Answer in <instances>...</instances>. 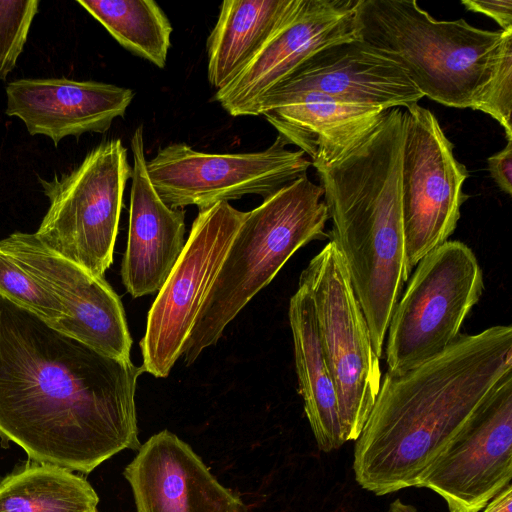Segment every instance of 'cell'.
<instances>
[{
    "label": "cell",
    "mask_w": 512,
    "mask_h": 512,
    "mask_svg": "<svg viewBox=\"0 0 512 512\" xmlns=\"http://www.w3.org/2000/svg\"><path fill=\"white\" fill-rule=\"evenodd\" d=\"M143 372L0 295V438L33 462L88 474L122 450H138Z\"/></svg>",
    "instance_id": "obj_1"
},
{
    "label": "cell",
    "mask_w": 512,
    "mask_h": 512,
    "mask_svg": "<svg viewBox=\"0 0 512 512\" xmlns=\"http://www.w3.org/2000/svg\"><path fill=\"white\" fill-rule=\"evenodd\" d=\"M511 376L510 325L460 334L421 365L386 373L355 440L356 482L378 496L414 487Z\"/></svg>",
    "instance_id": "obj_2"
},
{
    "label": "cell",
    "mask_w": 512,
    "mask_h": 512,
    "mask_svg": "<svg viewBox=\"0 0 512 512\" xmlns=\"http://www.w3.org/2000/svg\"><path fill=\"white\" fill-rule=\"evenodd\" d=\"M404 113L391 108L349 153L316 169L332 229L379 359L409 275L401 199Z\"/></svg>",
    "instance_id": "obj_3"
},
{
    "label": "cell",
    "mask_w": 512,
    "mask_h": 512,
    "mask_svg": "<svg viewBox=\"0 0 512 512\" xmlns=\"http://www.w3.org/2000/svg\"><path fill=\"white\" fill-rule=\"evenodd\" d=\"M357 37L396 62L423 96L475 110L506 32L434 19L414 0H358Z\"/></svg>",
    "instance_id": "obj_4"
},
{
    "label": "cell",
    "mask_w": 512,
    "mask_h": 512,
    "mask_svg": "<svg viewBox=\"0 0 512 512\" xmlns=\"http://www.w3.org/2000/svg\"><path fill=\"white\" fill-rule=\"evenodd\" d=\"M323 195V188L306 174L245 212L188 338L186 365L216 344L226 326L298 249L328 237Z\"/></svg>",
    "instance_id": "obj_5"
},
{
    "label": "cell",
    "mask_w": 512,
    "mask_h": 512,
    "mask_svg": "<svg viewBox=\"0 0 512 512\" xmlns=\"http://www.w3.org/2000/svg\"><path fill=\"white\" fill-rule=\"evenodd\" d=\"M389 322L387 372L403 374L445 351L479 302L483 272L472 249L448 240L414 267Z\"/></svg>",
    "instance_id": "obj_6"
},
{
    "label": "cell",
    "mask_w": 512,
    "mask_h": 512,
    "mask_svg": "<svg viewBox=\"0 0 512 512\" xmlns=\"http://www.w3.org/2000/svg\"><path fill=\"white\" fill-rule=\"evenodd\" d=\"M131 175L127 149L112 139L91 150L70 173L40 179L50 207L35 234L50 250L103 277L113 261Z\"/></svg>",
    "instance_id": "obj_7"
},
{
    "label": "cell",
    "mask_w": 512,
    "mask_h": 512,
    "mask_svg": "<svg viewBox=\"0 0 512 512\" xmlns=\"http://www.w3.org/2000/svg\"><path fill=\"white\" fill-rule=\"evenodd\" d=\"M338 399L345 441L360 435L380 389V359L351 285L345 261L329 241L302 271Z\"/></svg>",
    "instance_id": "obj_8"
},
{
    "label": "cell",
    "mask_w": 512,
    "mask_h": 512,
    "mask_svg": "<svg viewBox=\"0 0 512 512\" xmlns=\"http://www.w3.org/2000/svg\"><path fill=\"white\" fill-rule=\"evenodd\" d=\"M244 216L245 212L227 201L199 209L184 249L149 310L140 342L144 372L166 377L183 356L197 315Z\"/></svg>",
    "instance_id": "obj_9"
},
{
    "label": "cell",
    "mask_w": 512,
    "mask_h": 512,
    "mask_svg": "<svg viewBox=\"0 0 512 512\" xmlns=\"http://www.w3.org/2000/svg\"><path fill=\"white\" fill-rule=\"evenodd\" d=\"M404 113L401 199L407 274L454 233L469 173L436 116L413 104Z\"/></svg>",
    "instance_id": "obj_10"
},
{
    "label": "cell",
    "mask_w": 512,
    "mask_h": 512,
    "mask_svg": "<svg viewBox=\"0 0 512 512\" xmlns=\"http://www.w3.org/2000/svg\"><path fill=\"white\" fill-rule=\"evenodd\" d=\"M278 135L265 150L215 154L172 143L146 161L150 181L162 201L174 209H199L248 194L263 199L306 175L311 166L301 150L286 148Z\"/></svg>",
    "instance_id": "obj_11"
},
{
    "label": "cell",
    "mask_w": 512,
    "mask_h": 512,
    "mask_svg": "<svg viewBox=\"0 0 512 512\" xmlns=\"http://www.w3.org/2000/svg\"><path fill=\"white\" fill-rule=\"evenodd\" d=\"M0 249L61 304L64 318L53 328L106 356L131 361L124 308L103 277L50 250L35 233L15 232L0 241Z\"/></svg>",
    "instance_id": "obj_12"
},
{
    "label": "cell",
    "mask_w": 512,
    "mask_h": 512,
    "mask_svg": "<svg viewBox=\"0 0 512 512\" xmlns=\"http://www.w3.org/2000/svg\"><path fill=\"white\" fill-rule=\"evenodd\" d=\"M512 479V376L418 478L449 512H479Z\"/></svg>",
    "instance_id": "obj_13"
},
{
    "label": "cell",
    "mask_w": 512,
    "mask_h": 512,
    "mask_svg": "<svg viewBox=\"0 0 512 512\" xmlns=\"http://www.w3.org/2000/svg\"><path fill=\"white\" fill-rule=\"evenodd\" d=\"M358 0H295L241 73L214 99L231 116H257L262 99L318 51L358 39Z\"/></svg>",
    "instance_id": "obj_14"
},
{
    "label": "cell",
    "mask_w": 512,
    "mask_h": 512,
    "mask_svg": "<svg viewBox=\"0 0 512 512\" xmlns=\"http://www.w3.org/2000/svg\"><path fill=\"white\" fill-rule=\"evenodd\" d=\"M305 92L384 110L406 108L424 97L396 62L360 39L330 45L309 57L262 99L258 114Z\"/></svg>",
    "instance_id": "obj_15"
},
{
    "label": "cell",
    "mask_w": 512,
    "mask_h": 512,
    "mask_svg": "<svg viewBox=\"0 0 512 512\" xmlns=\"http://www.w3.org/2000/svg\"><path fill=\"white\" fill-rule=\"evenodd\" d=\"M137 451L123 472L136 512H248L174 433L162 430Z\"/></svg>",
    "instance_id": "obj_16"
},
{
    "label": "cell",
    "mask_w": 512,
    "mask_h": 512,
    "mask_svg": "<svg viewBox=\"0 0 512 512\" xmlns=\"http://www.w3.org/2000/svg\"><path fill=\"white\" fill-rule=\"evenodd\" d=\"M6 94V113L20 118L31 135H46L55 145L66 136L107 131L134 97L129 88L66 78L16 80Z\"/></svg>",
    "instance_id": "obj_17"
},
{
    "label": "cell",
    "mask_w": 512,
    "mask_h": 512,
    "mask_svg": "<svg viewBox=\"0 0 512 512\" xmlns=\"http://www.w3.org/2000/svg\"><path fill=\"white\" fill-rule=\"evenodd\" d=\"M132 186L129 231L122 261V282L134 298L158 293L185 246V212L167 206L154 189L147 169L143 128L132 138Z\"/></svg>",
    "instance_id": "obj_18"
},
{
    "label": "cell",
    "mask_w": 512,
    "mask_h": 512,
    "mask_svg": "<svg viewBox=\"0 0 512 512\" xmlns=\"http://www.w3.org/2000/svg\"><path fill=\"white\" fill-rule=\"evenodd\" d=\"M385 111L305 92L262 115L278 135L288 144L299 147L318 169L331 165L355 148L374 129Z\"/></svg>",
    "instance_id": "obj_19"
},
{
    "label": "cell",
    "mask_w": 512,
    "mask_h": 512,
    "mask_svg": "<svg viewBox=\"0 0 512 512\" xmlns=\"http://www.w3.org/2000/svg\"><path fill=\"white\" fill-rule=\"evenodd\" d=\"M295 367L304 411L319 450L331 452L344 439L335 384L322 349L314 305L307 289H298L289 303Z\"/></svg>",
    "instance_id": "obj_20"
},
{
    "label": "cell",
    "mask_w": 512,
    "mask_h": 512,
    "mask_svg": "<svg viewBox=\"0 0 512 512\" xmlns=\"http://www.w3.org/2000/svg\"><path fill=\"white\" fill-rule=\"evenodd\" d=\"M295 0H226L207 39V75L217 90L233 81L281 25Z\"/></svg>",
    "instance_id": "obj_21"
},
{
    "label": "cell",
    "mask_w": 512,
    "mask_h": 512,
    "mask_svg": "<svg viewBox=\"0 0 512 512\" xmlns=\"http://www.w3.org/2000/svg\"><path fill=\"white\" fill-rule=\"evenodd\" d=\"M99 497L67 469L33 463L0 481V512H93Z\"/></svg>",
    "instance_id": "obj_22"
},
{
    "label": "cell",
    "mask_w": 512,
    "mask_h": 512,
    "mask_svg": "<svg viewBox=\"0 0 512 512\" xmlns=\"http://www.w3.org/2000/svg\"><path fill=\"white\" fill-rule=\"evenodd\" d=\"M125 49L159 68L166 65L172 25L153 0H77Z\"/></svg>",
    "instance_id": "obj_23"
},
{
    "label": "cell",
    "mask_w": 512,
    "mask_h": 512,
    "mask_svg": "<svg viewBox=\"0 0 512 512\" xmlns=\"http://www.w3.org/2000/svg\"><path fill=\"white\" fill-rule=\"evenodd\" d=\"M0 295L36 314L55 327L63 318L61 304L27 273L16 260L0 249Z\"/></svg>",
    "instance_id": "obj_24"
},
{
    "label": "cell",
    "mask_w": 512,
    "mask_h": 512,
    "mask_svg": "<svg viewBox=\"0 0 512 512\" xmlns=\"http://www.w3.org/2000/svg\"><path fill=\"white\" fill-rule=\"evenodd\" d=\"M475 110L490 115L512 141V31L506 32Z\"/></svg>",
    "instance_id": "obj_25"
},
{
    "label": "cell",
    "mask_w": 512,
    "mask_h": 512,
    "mask_svg": "<svg viewBox=\"0 0 512 512\" xmlns=\"http://www.w3.org/2000/svg\"><path fill=\"white\" fill-rule=\"evenodd\" d=\"M38 5V0H0V80L15 67Z\"/></svg>",
    "instance_id": "obj_26"
},
{
    "label": "cell",
    "mask_w": 512,
    "mask_h": 512,
    "mask_svg": "<svg viewBox=\"0 0 512 512\" xmlns=\"http://www.w3.org/2000/svg\"><path fill=\"white\" fill-rule=\"evenodd\" d=\"M461 4L469 11L492 18L502 31H512V0H463Z\"/></svg>",
    "instance_id": "obj_27"
},
{
    "label": "cell",
    "mask_w": 512,
    "mask_h": 512,
    "mask_svg": "<svg viewBox=\"0 0 512 512\" xmlns=\"http://www.w3.org/2000/svg\"><path fill=\"white\" fill-rule=\"evenodd\" d=\"M488 171L504 193L512 194V141L487 159Z\"/></svg>",
    "instance_id": "obj_28"
},
{
    "label": "cell",
    "mask_w": 512,
    "mask_h": 512,
    "mask_svg": "<svg viewBox=\"0 0 512 512\" xmlns=\"http://www.w3.org/2000/svg\"><path fill=\"white\" fill-rule=\"evenodd\" d=\"M483 512H512V486L509 484L485 507Z\"/></svg>",
    "instance_id": "obj_29"
},
{
    "label": "cell",
    "mask_w": 512,
    "mask_h": 512,
    "mask_svg": "<svg viewBox=\"0 0 512 512\" xmlns=\"http://www.w3.org/2000/svg\"><path fill=\"white\" fill-rule=\"evenodd\" d=\"M388 512H417V510L414 506L396 499L390 504Z\"/></svg>",
    "instance_id": "obj_30"
},
{
    "label": "cell",
    "mask_w": 512,
    "mask_h": 512,
    "mask_svg": "<svg viewBox=\"0 0 512 512\" xmlns=\"http://www.w3.org/2000/svg\"><path fill=\"white\" fill-rule=\"evenodd\" d=\"M93 512H99V511L96 509V510H95V511H93Z\"/></svg>",
    "instance_id": "obj_31"
}]
</instances>
